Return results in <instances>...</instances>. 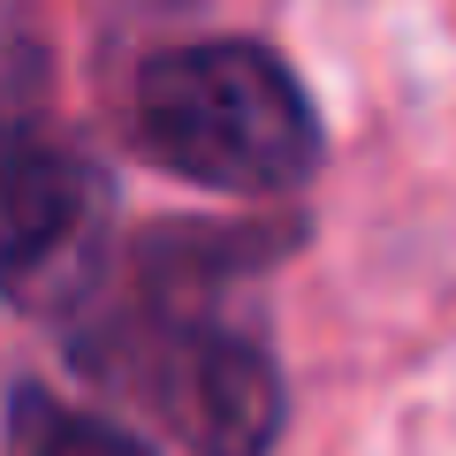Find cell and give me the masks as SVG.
Wrapping results in <instances>:
<instances>
[{
    "label": "cell",
    "mask_w": 456,
    "mask_h": 456,
    "mask_svg": "<svg viewBox=\"0 0 456 456\" xmlns=\"http://www.w3.org/2000/svg\"><path fill=\"white\" fill-rule=\"evenodd\" d=\"M16 456H152L145 441L114 434V426L99 419H46V403L38 395H16Z\"/></svg>",
    "instance_id": "4"
},
{
    "label": "cell",
    "mask_w": 456,
    "mask_h": 456,
    "mask_svg": "<svg viewBox=\"0 0 456 456\" xmlns=\"http://www.w3.org/2000/svg\"><path fill=\"white\" fill-rule=\"evenodd\" d=\"M137 145L213 191H289L320 167V122L305 84L266 46L213 38L145 61Z\"/></svg>",
    "instance_id": "1"
},
{
    "label": "cell",
    "mask_w": 456,
    "mask_h": 456,
    "mask_svg": "<svg viewBox=\"0 0 456 456\" xmlns=\"http://www.w3.org/2000/svg\"><path fill=\"white\" fill-rule=\"evenodd\" d=\"M145 395L198 456H266L281 434V373L251 335L221 320H175L145 358Z\"/></svg>",
    "instance_id": "2"
},
{
    "label": "cell",
    "mask_w": 456,
    "mask_h": 456,
    "mask_svg": "<svg viewBox=\"0 0 456 456\" xmlns=\"http://www.w3.org/2000/svg\"><path fill=\"white\" fill-rule=\"evenodd\" d=\"M99 221H107V191L92 167L16 137L8 152V281L23 297L69 289L99 244Z\"/></svg>",
    "instance_id": "3"
}]
</instances>
